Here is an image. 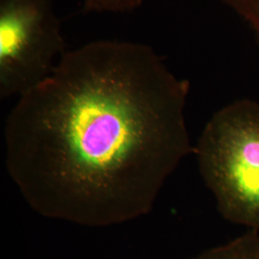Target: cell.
<instances>
[{"label":"cell","instance_id":"6da1fadb","mask_svg":"<svg viewBox=\"0 0 259 259\" xmlns=\"http://www.w3.org/2000/svg\"><path fill=\"white\" fill-rule=\"evenodd\" d=\"M189 89L146 45L97 40L67 51L7 117L10 177L51 219L97 228L145 215L194 153Z\"/></svg>","mask_w":259,"mask_h":259},{"label":"cell","instance_id":"7a4b0ae2","mask_svg":"<svg viewBox=\"0 0 259 259\" xmlns=\"http://www.w3.org/2000/svg\"><path fill=\"white\" fill-rule=\"evenodd\" d=\"M219 212L259 232V102L239 99L216 111L194 150Z\"/></svg>","mask_w":259,"mask_h":259},{"label":"cell","instance_id":"3957f363","mask_svg":"<svg viewBox=\"0 0 259 259\" xmlns=\"http://www.w3.org/2000/svg\"><path fill=\"white\" fill-rule=\"evenodd\" d=\"M53 0H0V96L30 92L67 52Z\"/></svg>","mask_w":259,"mask_h":259},{"label":"cell","instance_id":"277c9868","mask_svg":"<svg viewBox=\"0 0 259 259\" xmlns=\"http://www.w3.org/2000/svg\"><path fill=\"white\" fill-rule=\"evenodd\" d=\"M191 259H259V232L250 231L234 240L205 250Z\"/></svg>","mask_w":259,"mask_h":259},{"label":"cell","instance_id":"5b68a950","mask_svg":"<svg viewBox=\"0 0 259 259\" xmlns=\"http://www.w3.org/2000/svg\"><path fill=\"white\" fill-rule=\"evenodd\" d=\"M249 26L259 47V0H223Z\"/></svg>","mask_w":259,"mask_h":259},{"label":"cell","instance_id":"8992f818","mask_svg":"<svg viewBox=\"0 0 259 259\" xmlns=\"http://www.w3.org/2000/svg\"><path fill=\"white\" fill-rule=\"evenodd\" d=\"M142 0H83V13H128L138 9Z\"/></svg>","mask_w":259,"mask_h":259}]
</instances>
